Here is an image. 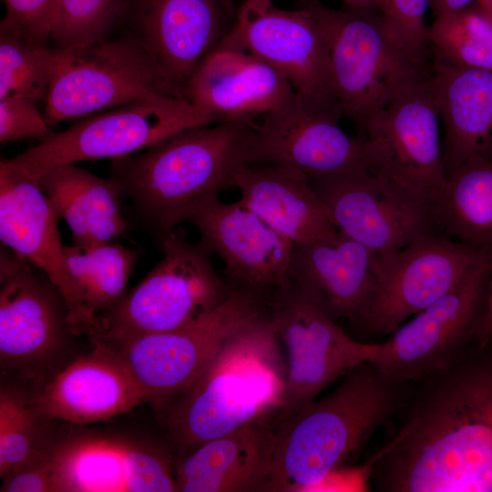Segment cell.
<instances>
[{"label":"cell","mask_w":492,"mask_h":492,"mask_svg":"<svg viewBox=\"0 0 492 492\" xmlns=\"http://www.w3.org/2000/svg\"><path fill=\"white\" fill-rule=\"evenodd\" d=\"M466 348L408 383L364 467L375 491L492 492V360Z\"/></svg>","instance_id":"cell-1"},{"label":"cell","mask_w":492,"mask_h":492,"mask_svg":"<svg viewBox=\"0 0 492 492\" xmlns=\"http://www.w3.org/2000/svg\"><path fill=\"white\" fill-rule=\"evenodd\" d=\"M251 121H223L178 132L143 149L111 159L110 178L159 246L178 225L233 187L250 164Z\"/></svg>","instance_id":"cell-2"},{"label":"cell","mask_w":492,"mask_h":492,"mask_svg":"<svg viewBox=\"0 0 492 492\" xmlns=\"http://www.w3.org/2000/svg\"><path fill=\"white\" fill-rule=\"evenodd\" d=\"M407 384L390 380L366 361L342 376L326 395L276 418L263 491H305L324 485L391 421Z\"/></svg>","instance_id":"cell-3"},{"label":"cell","mask_w":492,"mask_h":492,"mask_svg":"<svg viewBox=\"0 0 492 492\" xmlns=\"http://www.w3.org/2000/svg\"><path fill=\"white\" fill-rule=\"evenodd\" d=\"M279 343L270 313L223 343L170 408L168 424L179 446L194 449L278 412L287 377Z\"/></svg>","instance_id":"cell-4"},{"label":"cell","mask_w":492,"mask_h":492,"mask_svg":"<svg viewBox=\"0 0 492 492\" xmlns=\"http://www.w3.org/2000/svg\"><path fill=\"white\" fill-rule=\"evenodd\" d=\"M161 259L99 319L97 338L119 343L192 323L221 305L233 287L222 279L210 251L177 229L159 245Z\"/></svg>","instance_id":"cell-5"},{"label":"cell","mask_w":492,"mask_h":492,"mask_svg":"<svg viewBox=\"0 0 492 492\" xmlns=\"http://www.w3.org/2000/svg\"><path fill=\"white\" fill-rule=\"evenodd\" d=\"M324 38L337 105L359 129L398 93L429 75L389 38L376 8L336 10L320 0H294Z\"/></svg>","instance_id":"cell-6"},{"label":"cell","mask_w":492,"mask_h":492,"mask_svg":"<svg viewBox=\"0 0 492 492\" xmlns=\"http://www.w3.org/2000/svg\"><path fill=\"white\" fill-rule=\"evenodd\" d=\"M160 94L181 97L144 46L125 33L86 46L54 48L44 116L50 125L77 121Z\"/></svg>","instance_id":"cell-7"},{"label":"cell","mask_w":492,"mask_h":492,"mask_svg":"<svg viewBox=\"0 0 492 492\" xmlns=\"http://www.w3.org/2000/svg\"><path fill=\"white\" fill-rule=\"evenodd\" d=\"M213 123L186 97L160 94L78 119L6 159L38 181L55 166L131 155L182 130Z\"/></svg>","instance_id":"cell-8"},{"label":"cell","mask_w":492,"mask_h":492,"mask_svg":"<svg viewBox=\"0 0 492 492\" xmlns=\"http://www.w3.org/2000/svg\"><path fill=\"white\" fill-rule=\"evenodd\" d=\"M491 264L492 247H486L451 290L379 342L372 362L387 378L415 381L480 340Z\"/></svg>","instance_id":"cell-9"},{"label":"cell","mask_w":492,"mask_h":492,"mask_svg":"<svg viewBox=\"0 0 492 492\" xmlns=\"http://www.w3.org/2000/svg\"><path fill=\"white\" fill-rule=\"evenodd\" d=\"M429 76L406 87L370 116L358 137L369 167L432 205L447 175Z\"/></svg>","instance_id":"cell-10"},{"label":"cell","mask_w":492,"mask_h":492,"mask_svg":"<svg viewBox=\"0 0 492 492\" xmlns=\"http://www.w3.org/2000/svg\"><path fill=\"white\" fill-rule=\"evenodd\" d=\"M267 314L266 297L233 287L221 305L192 323L117 344L148 400H164L184 392L230 336Z\"/></svg>","instance_id":"cell-11"},{"label":"cell","mask_w":492,"mask_h":492,"mask_svg":"<svg viewBox=\"0 0 492 492\" xmlns=\"http://www.w3.org/2000/svg\"><path fill=\"white\" fill-rule=\"evenodd\" d=\"M271 297L270 318L288 359L286 386L276 418L293 414L347 372L375 359L379 342L349 335L306 302L290 282Z\"/></svg>","instance_id":"cell-12"},{"label":"cell","mask_w":492,"mask_h":492,"mask_svg":"<svg viewBox=\"0 0 492 492\" xmlns=\"http://www.w3.org/2000/svg\"><path fill=\"white\" fill-rule=\"evenodd\" d=\"M308 178L336 229L378 255L437 232L430 204L368 165Z\"/></svg>","instance_id":"cell-13"},{"label":"cell","mask_w":492,"mask_h":492,"mask_svg":"<svg viewBox=\"0 0 492 492\" xmlns=\"http://www.w3.org/2000/svg\"><path fill=\"white\" fill-rule=\"evenodd\" d=\"M483 249L433 232L378 255L376 292L358 331L390 335L451 290Z\"/></svg>","instance_id":"cell-14"},{"label":"cell","mask_w":492,"mask_h":492,"mask_svg":"<svg viewBox=\"0 0 492 492\" xmlns=\"http://www.w3.org/2000/svg\"><path fill=\"white\" fill-rule=\"evenodd\" d=\"M238 12L233 0H125L119 25L184 97L190 76L232 29Z\"/></svg>","instance_id":"cell-15"},{"label":"cell","mask_w":492,"mask_h":492,"mask_svg":"<svg viewBox=\"0 0 492 492\" xmlns=\"http://www.w3.org/2000/svg\"><path fill=\"white\" fill-rule=\"evenodd\" d=\"M342 116L298 95L251 120L250 164L292 168L308 177L367 165L361 138L345 132Z\"/></svg>","instance_id":"cell-16"},{"label":"cell","mask_w":492,"mask_h":492,"mask_svg":"<svg viewBox=\"0 0 492 492\" xmlns=\"http://www.w3.org/2000/svg\"><path fill=\"white\" fill-rule=\"evenodd\" d=\"M219 46L261 58L284 75L296 95L342 116L326 44L308 10L299 6L285 10L272 5L261 14L238 15Z\"/></svg>","instance_id":"cell-17"},{"label":"cell","mask_w":492,"mask_h":492,"mask_svg":"<svg viewBox=\"0 0 492 492\" xmlns=\"http://www.w3.org/2000/svg\"><path fill=\"white\" fill-rule=\"evenodd\" d=\"M187 222L198 231L199 241L220 259L232 287L268 298L289 282L293 243L240 200L226 203L216 198Z\"/></svg>","instance_id":"cell-18"},{"label":"cell","mask_w":492,"mask_h":492,"mask_svg":"<svg viewBox=\"0 0 492 492\" xmlns=\"http://www.w3.org/2000/svg\"><path fill=\"white\" fill-rule=\"evenodd\" d=\"M378 254L341 231L293 244L289 282L311 305L359 330L377 287Z\"/></svg>","instance_id":"cell-19"},{"label":"cell","mask_w":492,"mask_h":492,"mask_svg":"<svg viewBox=\"0 0 492 492\" xmlns=\"http://www.w3.org/2000/svg\"><path fill=\"white\" fill-rule=\"evenodd\" d=\"M53 492H171L175 470L162 450L102 436L67 439L48 451Z\"/></svg>","instance_id":"cell-20"},{"label":"cell","mask_w":492,"mask_h":492,"mask_svg":"<svg viewBox=\"0 0 492 492\" xmlns=\"http://www.w3.org/2000/svg\"><path fill=\"white\" fill-rule=\"evenodd\" d=\"M65 330L71 332L67 306L59 290L44 272L1 244L2 364L45 357Z\"/></svg>","instance_id":"cell-21"},{"label":"cell","mask_w":492,"mask_h":492,"mask_svg":"<svg viewBox=\"0 0 492 492\" xmlns=\"http://www.w3.org/2000/svg\"><path fill=\"white\" fill-rule=\"evenodd\" d=\"M58 220L38 182L2 159L1 244L48 276L67 303L72 334H82L79 301L67 271Z\"/></svg>","instance_id":"cell-22"},{"label":"cell","mask_w":492,"mask_h":492,"mask_svg":"<svg viewBox=\"0 0 492 492\" xmlns=\"http://www.w3.org/2000/svg\"><path fill=\"white\" fill-rule=\"evenodd\" d=\"M295 95L273 66L246 51L218 46L198 65L184 97L214 123L251 121Z\"/></svg>","instance_id":"cell-23"},{"label":"cell","mask_w":492,"mask_h":492,"mask_svg":"<svg viewBox=\"0 0 492 492\" xmlns=\"http://www.w3.org/2000/svg\"><path fill=\"white\" fill-rule=\"evenodd\" d=\"M92 339L94 351L59 372L39 394L36 407L40 415L84 425L122 415L148 401L120 353Z\"/></svg>","instance_id":"cell-24"},{"label":"cell","mask_w":492,"mask_h":492,"mask_svg":"<svg viewBox=\"0 0 492 492\" xmlns=\"http://www.w3.org/2000/svg\"><path fill=\"white\" fill-rule=\"evenodd\" d=\"M273 433L268 415L200 444L176 466V491L263 490Z\"/></svg>","instance_id":"cell-25"},{"label":"cell","mask_w":492,"mask_h":492,"mask_svg":"<svg viewBox=\"0 0 492 492\" xmlns=\"http://www.w3.org/2000/svg\"><path fill=\"white\" fill-rule=\"evenodd\" d=\"M429 77L444 130L448 177L475 155L492 156V69L433 58Z\"/></svg>","instance_id":"cell-26"},{"label":"cell","mask_w":492,"mask_h":492,"mask_svg":"<svg viewBox=\"0 0 492 492\" xmlns=\"http://www.w3.org/2000/svg\"><path fill=\"white\" fill-rule=\"evenodd\" d=\"M233 187L240 201L259 214L293 244L328 237L338 230L329 212L300 170L272 164H247Z\"/></svg>","instance_id":"cell-27"},{"label":"cell","mask_w":492,"mask_h":492,"mask_svg":"<svg viewBox=\"0 0 492 492\" xmlns=\"http://www.w3.org/2000/svg\"><path fill=\"white\" fill-rule=\"evenodd\" d=\"M37 182L58 219L70 229L73 244L111 242L127 232L121 210L124 196L111 179L69 163L50 168Z\"/></svg>","instance_id":"cell-28"},{"label":"cell","mask_w":492,"mask_h":492,"mask_svg":"<svg viewBox=\"0 0 492 492\" xmlns=\"http://www.w3.org/2000/svg\"><path fill=\"white\" fill-rule=\"evenodd\" d=\"M64 253L79 301L82 334L95 337L100 317L127 294L140 251L115 241L91 246L64 245Z\"/></svg>","instance_id":"cell-29"},{"label":"cell","mask_w":492,"mask_h":492,"mask_svg":"<svg viewBox=\"0 0 492 492\" xmlns=\"http://www.w3.org/2000/svg\"><path fill=\"white\" fill-rule=\"evenodd\" d=\"M431 210L437 232L492 247V157L475 155L448 175Z\"/></svg>","instance_id":"cell-30"},{"label":"cell","mask_w":492,"mask_h":492,"mask_svg":"<svg viewBox=\"0 0 492 492\" xmlns=\"http://www.w3.org/2000/svg\"><path fill=\"white\" fill-rule=\"evenodd\" d=\"M433 58L492 69V24L478 5L436 16L428 26Z\"/></svg>","instance_id":"cell-31"},{"label":"cell","mask_w":492,"mask_h":492,"mask_svg":"<svg viewBox=\"0 0 492 492\" xmlns=\"http://www.w3.org/2000/svg\"><path fill=\"white\" fill-rule=\"evenodd\" d=\"M54 48L13 30L0 28V99L45 100Z\"/></svg>","instance_id":"cell-32"},{"label":"cell","mask_w":492,"mask_h":492,"mask_svg":"<svg viewBox=\"0 0 492 492\" xmlns=\"http://www.w3.org/2000/svg\"><path fill=\"white\" fill-rule=\"evenodd\" d=\"M124 5L125 0H56L51 46L67 49L109 38L119 25Z\"/></svg>","instance_id":"cell-33"},{"label":"cell","mask_w":492,"mask_h":492,"mask_svg":"<svg viewBox=\"0 0 492 492\" xmlns=\"http://www.w3.org/2000/svg\"><path fill=\"white\" fill-rule=\"evenodd\" d=\"M36 407L31 406L16 394L1 388L0 392V477L20 469L36 458Z\"/></svg>","instance_id":"cell-34"},{"label":"cell","mask_w":492,"mask_h":492,"mask_svg":"<svg viewBox=\"0 0 492 492\" xmlns=\"http://www.w3.org/2000/svg\"><path fill=\"white\" fill-rule=\"evenodd\" d=\"M431 0H381L377 8L392 42L422 71L430 74L433 55L425 14Z\"/></svg>","instance_id":"cell-35"},{"label":"cell","mask_w":492,"mask_h":492,"mask_svg":"<svg viewBox=\"0 0 492 492\" xmlns=\"http://www.w3.org/2000/svg\"><path fill=\"white\" fill-rule=\"evenodd\" d=\"M55 132L36 107L35 100L22 97L0 99V141L2 144L34 138L39 142Z\"/></svg>","instance_id":"cell-36"},{"label":"cell","mask_w":492,"mask_h":492,"mask_svg":"<svg viewBox=\"0 0 492 492\" xmlns=\"http://www.w3.org/2000/svg\"><path fill=\"white\" fill-rule=\"evenodd\" d=\"M56 0H3L5 15L0 28L9 29L34 40L49 44Z\"/></svg>","instance_id":"cell-37"},{"label":"cell","mask_w":492,"mask_h":492,"mask_svg":"<svg viewBox=\"0 0 492 492\" xmlns=\"http://www.w3.org/2000/svg\"><path fill=\"white\" fill-rule=\"evenodd\" d=\"M3 479L2 492H53V473L48 451Z\"/></svg>","instance_id":"cell-38"},{"label":"cell","mask_w":492,"mask_h":492,"mask_svg":"<svg viewBox=\"0 0 492 492\" xmlns=\"http://www.w3.org/2000/svg\"><path fill=\"white\" fill-rule=\"evenodd\" d=\"M477 0H431L430 6L435 16L458 11L472 5Z\"/></svg>","instance_id":"cell-39"},{"label":"cell","mask_w":492,"mask_h":492,"mask_svg":"<svg viewBox=\"0 0 492 492\" xmlns=\"http://www.w3.org/2000/svg\"><path fill=\"white\" fill-rule=\"evenodd\" d=\"M492 336V264H491V271H490V277H489V283H488V294H487V308H486V314L485 319L481 330V335L480 340H487Z\"/></svg>","instance_id":"cell-40"},{"label":"cell","mask_w":492,"mask_h":492,"mask_svg":"<svg viewBox=\"0 0 492 492\" xmlns=\"http://www.w3.org/2000/svg\"><path fill=\"white\" fill-rule=\"evenodd\" d=\"M272 5V0H244L239 7L238 15H249L265 12Z\"/></svg>","instance_id":"cell-41"},{"label":"cell","mask_w":492,"mask_h":492,"mask_svg":"<svg viewBox=\"0 0 492 492\" xmlns=\"http://www.w3.org/2000/svg\"><path fill=\"white\" fill-rule=\"evenodd\" d=\"M345 7L370 9L378 8L381 0H341Z\"/></svg>","instance_id":"cell-42"},{"label":"cell","mask_w":492,"mask_h":492,"mask_svg":"<svg viewBox=\"0 0 492 492\" xmlns=\"http://www.w3.org/2000/svg\"><path fill=\"white\" fill-rule=\"evenodd\" d=\"M492 24V4L477 5Z\"/></svg>","instance_id":"cell-43"},{"label":"cell","mask_w":492,"mask_h":492,"mask_svg":"<svg viewBox=\"0 0 492 492\" xmlns=\"http://www.w3.org/2000/svg\"><path fill=\"white\" fill-rule=\"evenodd\" d=\"M477 5H483L487 4H492V0H477Z\"/></svg>","instance_id":"cell-44"},{"label":"cell","mask_w":492,"mask_h":492,"mask_svg":"<svg viewBox=\"0 0 492 492\" xmlns=\"http://www.w3.org/2000/svg\"><path fill=\"white\" fill-rule=\"evenodd\" d=\"M492 157V156H491Z\"/></svg>","instance_id":"cell-45"}]
</instances>
